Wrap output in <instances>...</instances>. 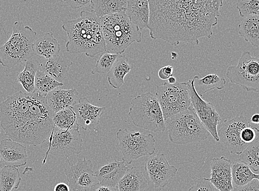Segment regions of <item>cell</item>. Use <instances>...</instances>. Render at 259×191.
<instances>
[{"instance_id": "2e32d148", "label": "cell", "mask_w": 259, "mask_h": 191, "mask_svg": "<svg viewBox=\"0 0 259 191\" xmlns=\"http://www.w3.org/2000/svg\"><path fill=\"white\" fill-rule=\"evenodd\" d=\"M106 108L94 105L86 97L80 98L78 103L73 107L77 124L84 131L94 130L100 124L101 117Z\"/></svg>"}, {"instance_id": "484cf974", "label": "cell", "mask_w": 259, "mask_h": 191, "mask_svg": "<svg viewBox=\"0 0 259 191\" xmlns=\"http://www.w3.org/2000/svg\"><path fill=\"white\" fill-rule=\"evenodd\" d=\"M128 0H91L92 11L100 18L125 12Z\"/></svg>"}, {"instance_id": "44dd1931", "label": "cell", "mask_w": 259, "mask_h": 191, "mask_svg": "<svg viewBox=\"0 0 259 191\" xmlns=\"http://www.w3.org/2000/svg\"><path fill=\"white\" fill-rule=\"evenodd\" d=\"M125 14L140 30L148 28L150 15L149 0H128Z\"/></svg>"}, {"instance_id": "9c48e42d", "label": "cell", "mask_w": 259, "mask_h": 191, "mask_svg": "<svg viewBox=\"0 0 259 191\" xmlns=\"http://www.w3.org/2000/svg\"><path fill=\"white\" fill-rule=\"evenodd\" d=\"M82 143L79 130L64 131L54 127L51 135L41 144V148L46 151L42 165L46 164L49 154L67 159L72 155H78L82 151Z\"/></svg>"}, {"instance_id": "bcb514c9", "label": "cell", "mask_w": 259, "mask_h": 191, "mask_svg": "<svg viewBox=\"0 0 259 191\" xmlns=\"http://www.w3.org/2000/svg\"><path fill=\"white\" fill-rule=\"evenodd\" d=\"M5 166V165L3 163L1 157H0V171H1V170L3 169V168Z\"/></svg>"}, {"instance_id": "ac0fdd59", "label": "cell", "mask_w": 259, "mask_h": 191, "mask_svg": "<svg viewBox=\"0 0 259 191\" xmlns=\"http://www.w3.org/2000/svg\"><path fill=\"white\" fill-rule=\"evenodd\" d=\"M0 157L5 166L21 168L27 163L26 147L10 138L0 141Z\"/></svg>"}, {"instance_id": "8fae6325", "label": "cell", "mask_w": 259, "mask_h": 191, "mask_svg": "<svg viewBox=\"0 0 259 191\" xmlns=\"http://www.w3.org/2000/svg\"><path fill=\"white\" fill-rule=\"evenodd\" d=\"M226 77L248 92H259V58L244 52L237 65L228 66Z\"/></svg>"}, {"instance_id": "6da1fadb", "label": "cell", "mask_w": 259, "mask_h": 191, "mask_svg": "<svg viewBox=\"0 0 259 191\" xmlns=\"http://www.w3.org/2000/svg\"><path fill=\"white\" fill-rule=\"evenodd\" d=\"M224 0H149L150 30L153 40H162L176 47L180 42L199 45L210 39Z\"/></svg>"}, {"instance_id": "e575fe53", "label": "cell", "mask_w": 259, "mask_h": 191, "mask_svg": "<svg viewBox=\"0 0 259 191\" xmlns=\"http://www.w3.org/2000/svg\"><path fill=\"white\" fill-rule=\"evenodd\" d=\"M119 55V54L110 52L108 51L102 52L93 70L92 71V74H95L96 73H108Z\"/></svg>"}, {"instance_id": "d4e9b609", "label": "cell", "mask_w": 259, "mask_h": 191, "mask_svg": "<svg viewBox=\"0 0 259 191\" xmlns=\"http://www.w3.org/2000/svg\"><path fill=\"white\" fill-rule=\"evenodd\" d=\"M132 68L127 58L125 55L120 54L107 73L108 81L110 85L115 89L121 88L125 84L124 78L131 71Z\"/></svg>"}, {"instance_id": "603a6c76", "label": "cell", "mask_w": 259, "mask_h": 191, "mask_svg": "<svg viewBox=\"0 0 259 191\" xmlns=\"http://www.w3.org/2000/svg\"><path fill=\"white\" fill-rule=\"evenodd\" d=\"M35 55L49 59L57 56L61 52L60 45L53 33L48 32L34 41L33 46Z\"/></svg>"}, {"instance_id": "4fadbf2b", "label": "cell", "mask_w": 259, "mask_h": 191, "mask_svg": "<svg viewBox=\"0 0 259 191\" xmlns=\"http://www.w3.org/2000/svg\"><path fill=\"white\" fill-rule=\"evenodd\" d=\"M65 169V174L69 185L73 191H91L99 183L93 170L94 164L85 157L80 159L75 164Z\"/></svg>"}, {"instance_id": "30bf717a", "label": "cell", "mask_w": 259, "mask_h": 191, "mask_svg": "<svg viewBox=\"0 0 259 191\" xmlns=\"http://www.w3.org/2000/svg\"><path fill=\"white\" fill-rule=\"evenodd\" d=\"M156 96L162 110L165 121L184 110L191 105L187 83H165L157 86Z\"/></svg>"}, {"instance_id": "836d02e7", "label": "cell", "mask_w": 259, "mask_h": 191, "mask_svg": "<svg viewBox=\"0 0 259 191\" xmlns=\"http://www.w3.org/2000/svg\"><path fill=\"white\" fill-rule=\"evenodd\" d=\"M239 161L248 165L251 170L259 171V136L240 154Z\"/></svg>"}, {"instance_id": "8d00e7d4", "label": "cell", "mask_w": 259, "mask_h": 191, "mask_svg": "<svg viewBox=\"0 0 259 191\" xmlns=\"http://www.w3.org/2000/svg\"><path fill=\"white\" fill-rule=\"evenodd\" d=\"M188 191H214L213 184L209 178L200 177L196 180Z\"/></svg>"}, {"instance_id": "ffe728a7", "label": "cell", "mask_w": 259, "mask_h": 191, "mask_svg": "<svg viewBox=\"0 0 259 191\" xmlns=\"http://www.w3.org/2000/svg\"><path fill=\"white\" fill-rule=\"evenodd\" d=\"M78 92L75 88L64 90L57 88L46 96L47 105L54 114L60 110L73 107L76 104Z\"/></svg>"}, {"instance_id": "d6986e66", "label": "cell", "mask_w": 259, "mask_h": 191, "mask_svg": "<svg viewBox=\"0 0 259 191\" xmlns=\"http://www.w3.org/2000/svg\"><path fill=\"white\" fill-rule=\"evenodd\" d=\"M128 169L124 160H114L95 171V174L101 185L118 188L119 181Z\"/></svg>"}, {"instance_id": "9a60e30c", "label": "cell", "mask_w": 259, "mask_h": 191, "mask_svg": "<svg viewBox=\"0 0 259 191\" xmlns=\"http://www.w3.org/2000/svg\"><path fill=\"white\" fill-rule=\"evenodd\" d=\"M146 169L155 188H164L171 177H175L178 169L171 165L163 154H157L147 159Z\"/></svg>"}, {"instance_id": "8992f818", "label": "cell", "mask_w": 259, "mask_h": 191, "mask_svg": "<svg viewBox=\"0 0 259 191\" xmlns=\"http://www.w3.org/2000/svg\"><path fill=\"white\" fill-rule=\"evenodd\" d=\"M172 143L187 145L199 143L210 135L197 116L192 104L187 109L165 121Z\"/></svg>"}, {"instance_id": "d590c367", "label": "cell", "mask_w": 259, "mask_h": 191, "mask_svg": "<svg viewBox=\"0 0 259 191\" xmlns=\"http://www.w3.org/2000/svg\"><path fill=\"white\" fill-rule=\"evenodd\" d=\"M236 7L242 17L259 16V0H239Z\"/></svg>"}, {"instance_id": "74e56055", "label": "cell", "mask_w": 259, "mask_h": 191, "mask_svg": "<svg viewBox=\"0 0 259 191\" xmlns=\"http://www.w3.org/2000/svg\"><path fill=\"white\" fill-rule=\"evenodd\" d=\"M255 128L250 126L243 129L240 138L244 143L249 144L256 139Z\"/></svg>"}, {"instance_id": "5b68a950", "label": "cell", "mask_w": 259, "mask_h": 191, "mask_svg": "<svg viewBox=\"0 0 259 191\" xmlns=\"http://www.w3.org/2000/svg\"><path fill=\"white\" fill-rule=\"evenodd\" d=\"M36 36V32L29 26H24L21 22H15L11 37L0 47V64L13 68L33 58Z\"/></svg>"}, {"instance_id": "7402d4cb", "label": "cell", "mask_w": 259, "mask_h": 191, "mask_svg": "<svg viewBox=\"0 0 259 191\" xmlns=\"http://www.w3.org/2000/svg\"><path fill=\"white\" fill-rule=\"evenodd\" d=\"M72 64V61L60 52L57 56L47 59L45 64H41L40 69L57 81L63 83L69 75Z\"/></svg>"}, {"instance_id": "7c38bea8", "label": "cell", "mask_w": 259, "mask_h": 191, "mask_svg": "<svg viewBox=\"0 0 259 191\" xmlns=\"http://www.w3.org/2000/svg\"><path fill=\"white\" fill-rule=\"evenodd\" d=\"M187 87L191 102L197 116L214 140L219 141L218 128L221 121L219 113L212 103L203 100L197 93L194 79L189 80Z\"/></svg>"}, {"instance_id": "4316f807", "label": "cell", "mask_w": 259, "mask_h": 191, "mask_svg": "<svg viewBox=\"0 0 259 191\" xmlns=\"http://www.w3.org/2000/svg\"><path fill=\"white\" fill-rule=\"evenodd\" d=\"M33 57L26 61L23 70L17 77L18 82L28 93H33L35 91V75L40 68L41 64Z\"/></svg>"}, {"instance_id": "1f68e13d", "label": "cell", "mask_w": 259, "mask_h": 191, "mask_svg": "<svg viewBox=\"0 0 259 191\" xmlns=\"http://www.w3.org/2000/svg\"><path fill=\"white\" fill-rule=\"evenodd\" d=\"M53 122L54 127L61 130L67 131L69 129L79 130L76 114L74 112L73 107L60 110L55 113L53 117Z\"/></svg>"}, {"instance_id": "83f0119b", "label": "cell", "mask_w": 259, "mask_h": 191, "mask_svg": "<svg viewBox=\"0 0 259 191\" xmlns=\"http://www.w3.org/2000/svg\"><path fill=\"white\" fill-rule=\"evenodd\" d=\"M238 27L241 37L252 46L259 47V16L245 18Z\"/></svg>"}, {"instance_id": "5bb4252c", "label": "cell", "mask_w": 259, "mask_h": 191, "mask_svg": "<svg viewBox=\"0 0 259 191\" xmlns=\"http://www.w3.org/2000/svg\"><path fill=\"white\" fill-rule=\"evenodd\" d=\"M250 126L249 120L243 116L226 120L222 123L218 131L220 141L231 154L239 156L249 145L243 142L240 135L245 127Z\"/></svg>"}, {"instance_id": "ab89813d", "label": "cell", "mask_w": 259, "mask_h": 191, "mask_svg": "<svg viewBox=\"0 0 259 191\" xmlns=\"http://www.w3.org/2000/svg\"><path fill=\"white\" fill-rule=\"evenodd\" d=\"M63 1L72 9L82 8L91 3V0H63Z\"/></svg>"}, {"instance_id": "60d3db41", "label": "cell", "mask_w": 259, "mask_h": 191, "mask_svg": "<svg viewBox=\"0 0 259 191\" xmlns=\"http://www.w3.org/2000/svg\"><path fill=\"white\" fill-rule=\"evenodd\" d=\"M174 67L171 66H165L159 70L158 77L163 80H168L170 77L174 76Z\"/></svg>"}, {"instance_id": "f6af8a7d", "label": "cell", "mask_w": 259, "mask_h": 191, "mask_svg": "<svg viewBox=\"0 0 259 191\" xmlns=\"http://www.w3.org/2000/svg\"><path fill=\"white\" fill-rule=\"evenodd\" d=\"M168 83L170 84H174L177 83V80L175 77L172 76L168 79Z\"/></svg>"}, {"instance_id": "681fc988", "label": "cell", "mask_w": 259, "mask_h": 191, "mask_svg": "<svg viewBox=\"0 0 259 191\" xmlns=\"http://www.w3.org/2000/svg\"><path fill=\"white\" fill-rule=\"evenodd\" d=\"M258 125L259 126V123H258Z\"/></svg>"}, {"instance_id": "4dcf8cb0", "label": "cell", "mask_w": 259, "mask_h": 191, "mask_svg": "<svg viewBox=\"0 0 259 191\" xmlns=\"http://www.w3.org/2000/svg\"><path fill=\"white\" fill-rule=\"evenodd\" d=\"M64 85L53 79L40 68L37 71L35 79V93L39 96L46 97L49 92Z\"/></svg>"}, {"instance_id": "ba28073f", "label": "cell", "mask_w": 259, "mask_h": 191, "mask_svg": "<svg viewBox=\"0 0 259 191\" xmlns=\"http://www.w3.org/2000/svg\"><path fill=\"white\" fill-rule=\"evenodd\" d=\"M119 148L122 159L127 164L141 157L152 156L156 150V140L151 134H142L139 132L119 129L116 133Z\"/></svg>"}, {"instance_id": "52a82bcc", "label": "cell", "mask_w": 259, "mask_h": 191, "mask_svg": "<svg viewBox=\"0 0 259 191\" xmlns=\"http://www.w3.org/2000/svg\"><path fill=\"white\" fill-rule=\"evenodd\" d=\"M128 115L135 126L155 133L165 130L162 108L156 95L150 92L132 100Z\"/></svg>"}, {"instance_id": "e0dca14e", "label": "cell", "mask_w": 259, "mask_h": 191, "mask_svg": "<svg viewBox=\"0 0 259 191\" xmlns=\"http://www.w3.org/2000/svg\"><path fill=\"white\" fill-rule=\"evenodd\" d=\"M232 162L225 157L213 158L210 162L211 177L213 186L220 191H232Z\"/></svg>"}, {"instance_id": "3957f363", "label": "cell", "mask_w": 259, "mask_h": 191, "mask_svg": "<svg viewBox=\"0 0 259 191\" xmlns=\"http://www.w3.org/2000/svg\"><path fill=\"white\" fill-rule=\"evenodd\" d=\"M62 28L69 39L66 45L67 52L84 53L93 58L107 51L101 18L94 12L82 11L76 19L65 22Z\"/></svg>"}, {"instance_id": "c3c4849f", "label": "cell", "mask_w": 259, "mask_h": 191, "mask_svg": "<svg viewBox=\"0 0 259 191\" xmlns=\"http://www.w3.org/2000/svg\"><path fill=\"white\" fill-rule=\"evenodd\" d=\"M0 133H1V130H0Z\"/></svg>"}, {"instance_id": "7a4b0ae2", "label": "cell", "mask_w": 259, "mask_h": 191, "mask_svg": "<svg viewBox=\"0 0 259 191\" xmlns=\"http://www.w3.org/2000/svg\"><path fill=\"white\" fill-rule=\"evenodd\" d=\"M54 113L46 97L18 92L0 103V123L9 138L22 144L37 146L51 135Z\"/></svg>"}, {"instance_id": "f35d334b", "label": "cell", "mask_w": 259, "mask_h": 191, "mask_svg": "<svg viewBox=\"0 0 259 191\" xmlns=\"http://www.w3.org/2000/svg\"><path fill=\"white\" fill-rule=\"evenodd\" d=\"M232 191H259V182L255 178L245 185L237 186Z\"/></svg>"}, {"instance_id": "f1b7e54d", "label": "cell", "mask_w": 259, "mask_h": 191, "mask_svg": "<svg viewBox=\"0 0 259 191\" xmlns=\"http://www.w3.org/2000/svg\"><path fill=\"white\" fill-rule=\"evenodd\" d=\"M193 79L195 88L200 96L213 90H223L226 84L225 78H221L215 73H210L202 78L195 76Z\"/></svg>"}, {"instance_id": "b9f144b4", "label": "cell", "mask_w": 259, "mask_h": 191, "mask_svg": "<svg viewBox=\"0 0 259 191\" xmlns=\"http://www.w3.org/2000/svg\"><path fill=\"white\" fill-rule=\"evenodd\" d=\"M118 188L108 186L101 185L99 184L91 191H118Z\"/></svg>"}, {"instance_id": "7dc6e473", "label": "cell", "mask_w": 259, "mask_h": 191, "mask_svg": "<svg viewBox=\"0 0 259 191\" xmlns=\"http://www.w3.org/2000/svg\"><path fill=\"white\" fill-rule=\"evenodd\" d=\"M255 179L257 180L258 181V182H259V174H255Z\"/></svg>"}, {"instance_id": "f546056e", "label": "cell", "mask_w": 259, "mask_h": 191, "mask_svg": "<svg viewBox=\"0 0 259 191\" xmlns=\"http://www.w3.org/2000/svg\"><path fill=\"white\" fill-rule=\"evenodd\" d=\"M21 181L20 171L14 166H5L0 171V191H15Z\"/></svg>"}, {"instance_id": "ee69618b", "label": "cell", "mask_w": 259, "mask_h": 191, "mask_svg": "<svg viewBox=\"0 0 259 191\" xmlns=\"http://www.w3.org/2000/svg\"><path fill=\"white\" fill-rule=\"evenodd\" d=\"M250 121L252 123H254V124L258 125V123H259V114L255 113L252 115L250 119Z\"/></svg>"}, {"instance_id": "d6a6232c", "label": "cell", "mask_w": 259, "mask_h": 191, "mask_svg": "<svg viewBox=\"0 0 259 191\" xmlns=\"http://www.w3.org/2000/svg\"><path fill=\"white\" fill-rule=\"evenodd\" d=\"M232 181L237 186H242L255 179V175L248 165L235 162L231 165Z\"/></svg>"}, {"instance_id": "7bdbcfd3", "label": "cell", "mask_w": 259, "mask_h": 191, "mask_svg": "<svg viewBox=\"0 0 259 191\" xmlns=\"http://www.w3.org/2000/svg\"><path fill=\"white\" fill-rule=\"evenodd\" d=\"M54 191H70V187L67 184L60 182L55 186Z\"/></svg>"}, {"instance_id": "cb8c5ba5", "label": "cell", "mask_w": 259, "mask_h": 191, "mask_svg": "<svg viewBox=\"0 0 259 191\" xmlns=\"http://www.w3.org/2000/svg\"><path fill=\"white\" fill-rule=\"evenodd\" d=\"M147 185L148 181L143 172L133 166L121 178L118 189L119 191H144Z\"/></svg>"}, {"instance_id": "277c9868", "label": "cell", "mask_w": 259, "mask_h": 191, "mask_svg": "<svg viewBox=\"0 0 259 191\" xmlns=\"http://www.w3.org/2000/svg\"><path fill=\"white\" fill-rule=\"evenodd\" d=\"M107 51L121 54L134 42L141 43L142 33L125 12L110 14L101 18Z\"/></svg>"}]
</instances>
